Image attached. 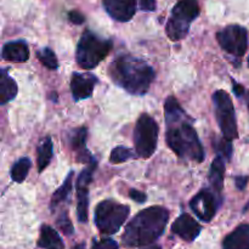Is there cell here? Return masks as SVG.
<instances>
[{"instance_id":"5bb4252c","label":"cell","mask_w":249,"mask_h":249,"mask_svg":"<svg viewBox=\"0 0 249 249\" xmlns=\"http://www.w3.org/2000/svg\"><path fill=\"white\" fill-rule=\"evenodd\" d=\"M202 226L189 214H181L172 226V232L187 242H192L199 236Z\"/></svg>"},{"instance_id":"8fae6325","label":"cell","mask_w":249,"mask_h":249,"mask_svg":"<svg viewBox=\"0 0 249 249\" xmlns=\"http://www.w3.org/2000/svg\"><path fill=\"white\" fill-rule=\"evenodd\" d=\"M96 169V160H92L89 167L85 168L77 179V216L80 223L88 221V206H89V186L92 180V173Z\"/></svg>"},{"instance_id":"277c9868","label":"cell","mask_w":249,"mask_h":249,"mask_svg":"<svg viewBox=\"0 0 249 249\" xmlns=\"http://www.w3.org/2000/svg\"><path fill=\"white\" fill-rule=\"evenodd\" d=\"M112 45L108 39H102L91 31H85L77 46V63L84 70L95 68L108 55Z\"/></svg>"},{"instance_id":"e575fe53","label":"cell","mask_w":249,"mask_h":249,"mask_svg":"<svg viewBox=\"0 0 249 249\" xmlns=\"http://www.w3.org/2000/svg\"><path fill=\"white\" fill-rule=\"evenodd\" d=\"M143 249H160V246H150V247H146Z\"/></svg>"},{"instance_id":"f1b7e54d","label":"cell","mask_w":249,"mask_h":249,"mask_svg":"<svg viewBox=\"0 0 249 249\" xmlns=\"http://www.w3.org/2000/svg\"><path fill=\"white\" fill-rule=\"evenodd\" d=\"M68 19H70L73 24H82V23H84L85 17L82 12L72 10V11L68 12Z\"/></svg>"},{"instance_id":"d590c367","label":"cell","mask_w":249,"mask_h":249,"mask_svg":"<svg viewBox=\"0 0 249 249\" xmlns=\"http://www.w3.org/2000/svg\"><path fill=\"white\" fill-rule=\"evenodd\" d=\"M248 108H249V95H248Z\"/></svg>"},{"instance_id":"7c38bea8","label":"cell","mask_w":249,"mask_h":249,"mask_svg":"<svg viewBox=\"0 0 249 249\" xmlns=\"http://www.w3.org/2000/svg\"><path fill=\"white\" fill-rule=\"evenodd\" d=\"M105 10L113 19L128 22L136 11V0H102Z\"/></svg>"},{"instance_id":"d6a6232c","label":"cell","mask_w":249,"mask_h":249,"mask_svg":"<svg viewBox=\"0 0 249 249\" xmlns=\"http://www.w3.org/2000/svg\"><path fill=\"white\" fill-rule=\"evenodd\" d=\"M233 92L236 94V96L241 97L243 95V92H245V88L241 84H237L236 82H233Z\"/></svg>"},{"instance_id":"ffe728a7","label":"cell","mask_w":249,"mask_h":249,"mask_svg":"<svg viewBox=\"0 0 249 249\" xmlns=\"http://www.w3.org/2000/svg\"><path fill=\"white\" fill-rule=\"evenodd\" d=\"M17 84L9 74L6 70L1 71V82H0V104L5 105L15 99L17 95Z\"/></svg>"},{"instance_id":"83f0119b","label":"cell","mask_w":249,"mask_h":249,"mask_svg":"<svg viewBox=\"0 0 249 249\" xmlns=\"http://www.w3.org/2000/svg\"><path fill=\"white\" fill-rule=\"evenodd\" d=\"M91 249H118V243L112 238H104V240L95 241Z\"/></svg>"},{"instance_id":"5b68a950","label":"cell","mask_w":249,"mask_h":249,"mask_svg":"<svg viewBox=\"0 0 249 249\" xmlns=\"http://www.w3.org/2000/svg\"><path fill=\"white\" fill-rule=\"evenodd\" d=\"M199 5L197 0H179L173 7L172 15L165 26V32L170 40L184 39L190 31L192 22L198 17Z\"/></svg>"},{"instance_id":"8992f818","label":"cell","mask_w":249,"mask_h":249,"mask_svg":"<svg viewBox=\"0 0 249 249\" xmlns=\"http://www.w3.org/2000/svg\"><path fill=\"white\" fill-rule=\"evenodd\" d=\"M128 206L114 202L112 199L102 201L95 209V224L104 235H113L118 232L129 215Z\"/></svg>"},{"instance_id":"d4e9b609","label":"cell","mask_w":249,"mask_h":249,"mask_svg":"<svg viewBox=\"0 0 249 249\" xmlns=\"http://www.w3.org/2000/svg\"><path fill=\"white\" fill-rule=\"evenodd\" d=\"M36 57L41 62V65L45 66L49 70H56L58 67V61L55 53L50 48H44L36 51Z\"/></svg>"},{"instance_id":"cb8c5ba5","label":"cell","mask_w":249,"mask_h":249,"mask_svg":"<svg viewBox=\"0 0 249 249\" xmlns=\"http://www.w3.org/2000/svg\"><path fill=\"white\" fill-rule=\"evenodd\" d=\"M138 157L136 153H134L130 148L123 147V146H118V147L114 148L111 152L109 156V162L113 163V164H119V163L126 162L129 160H133V158Z\"/></svg>"},{"instance_id":"30bf717a","label":"cell","mask_w":249,"mask_h":249,"mask_svg":"<svg viewBox=\"0 0 249 249\" xmlns=\"http://www.w3.org/2000/svg\"><path fill=\"white\" fill-rule=\"evenodd\" d=\"M220 202V194L212 189H203L191 199L190 208L202 221L209 223L215 216Z\"/></svg>"},{"instance_id":"484cf974","label":"cell","mask_w":249,"mask_h":249,"mask_svg":"<svg viewBox=\"0 0 249 249\" xmlns=\"http://www.w3.org/2000/svg\"><path fill=\"white\" fill-rule=\"evenodd\" d=\"M213 147L215 150V152L218 153L219 157L225 158L226 160H231V156H232V145H231V141L228 140L223 136L221 139H215L213 142Z\"/></svg>"},{"instance_id":"ac0fdd59","label":"cell","mask_w":249,"mask_h":249,"mask_svg":"<svg viewBox=\"0 0 249 249\" xmlns=\"http://www.w3.org/2000/svg\"><path fill=\"white\" fill-rule=\"evenodd\" d=\"M38 247L44 249H65L62 238L57 231L51 226L43 225L40 229V238L38 241Z\"/></svg>"},{"instance_id":"1f68e13d","label":"cell","mask_w":249,"mask_h":249,"mask_svg":"<svg viewBox=\"0 0 249 249\" xmlns=\"http://www.w3.org/2000/svg\"><path fill=\"white\" fill-rule=\"evenodd\" d=\"M249 178L248 177H236L235 178V182L236 186H237L238 190H245L246 186H247Z\"/></svg>"},{"instance_id":"6da1fadb","label":"cell","mask_w":249,"mask_h":249,"mask_svg":"<svg viewBox=\"0 0 249 249\" xmlns=\"http://www.w3.org/2000/svg\"><path fill=\"white\" fill-rule=\"evenodd\" d=\"M165 123L168 125V146L181 160L202 163L204 151L194 126L186 121L187 116L174 96L165 100Z\"/></svg>"},{"instance_id":"d6986e66","label":"cell","mask_w":249,"mask_h":249,"mask_svg":"<svg viewBox=\"0 0 249 249\" xmlns=\"http://www.w3.org/2000/svg\"><path fill=\"white\" fill-rule=\"evenodd\" d=\"M224 178H225V163L221 157H216L213 160L209 172V182L214 191L220 194L224 187Z\"/></svg>"},{"instance_id":"8d00e7d4","label":"cell","mask_w":249,"mask_h":249,"mask_svg":"<svg viewBox=\"0 0 249 249\" xmlns=\"http://www.w3.org/2000/svg\"><path fill=\"white\" fill-rule=\"evenodd\" d=\"M248 67H249V57H248Z\"/></svg>"},{"instance_id":"44dd1931","label":"cell","mask_w":249,"mask_h":249,"mask_svg":"<svg viewBox=\"0 0 249 249\" xmlns=\"http://www.w3.org/2000/svg\"><path fill=\"white\" fill-rule=\"evenodd\" d=\"M73 175H74V173L71 172L70 174H68V177L66 178L62 186H61L58 190H56L55 194L53 195V197H51V202H50L51 212H55V209L57 208L62 202H66L67 199H70L71 191H72Z\"/></svg>"},{"instance_id":"e0dca14e","label":"cell","mask_w":249,"mask_h":249,"mask_svg":"<svg viewBox=\"0 0 249 249\" xmlns=\"http://www.w3.org/2000/svg\"><path fill=\"white\" fill-rule=\"evenodd\" d=\"M223 249H249V225L243 224L226 236Z\"/></svg>"},{"instance_id":"7a4b0ae2","label":"cell","mask_w":249,"mask_h":249,"mask_svg":"<svg viewBox=\"0 0 249 249\" xmlns=\"http://www.w3.org/2000/svg\"><path fill=\"white\" fill-rule=\"evenodd\" d=\"M168 220L169 212L163 207L143 209L126 225L122 242L125 247H145L151 245L164 232Z\"/></svg>"},{"instance_id":"7402d4cb","label":"cell","mask_w":249,"mask_h":249,"mask_svg":"<svg viewBox=\"0 0 249 249\" xmlns=\"http://www.w3.org/2000/svg\"><path fill=\"white\" fill-rule=\"evenodd\" d=\"M51 158H53V140H51L50 136H46L43 140L40 141L38 146V172L41 173L46 167L49 165V163L51 162Z\"/></svg>"},{"instance_id":"4316f807","label":"cell","mask_w":249,"mask_h":249,"mask_svg":"<svg viewBox=\"0 0 249 249\" xmlns=\"http://www.w3.org/2000/svg\"><path fill=\"white\" fill-rule=\"evenodd\" d=\"M56 224H57L58 229H60L65 235L71 236L73 235V232H74V229H73L72 223H71L70 218H68V214L66 211H63L62 213L58 215L57 220H56Z\"/></svg>"},{"instance_id":"4fadbf2b","label":"cell","mask_w":249,"mask_h":249,"mask_svg":"<svg viewBox=\"0 0 249 249\" xmlns=\"http://www.w3.org/2000/svg\"><path fill=\"white\" fill-rule=\"evenodd\" d=\"M97 83V78L89 73H73L71 79V90H72L73 99L75 101L89 99L94 92V88Z\"/></svg>"},{"instance_id":"4dcf8cb0","label":"cell","mask_w":249,"mask_h":249,"mask_svg":"<svg viewBox=\"0 0 249 249\" xmlns=\"http://www.w3.org/2000/svg\"><path fill=\"white\" fill-rule=\"evenodd\" d=\"M129 197H130L131 199H134V201L139 202V203H143V202L147 199L146 194H143V192L138 191V190H134V189H131L130 191H129Z\"/></svg>"},{"instance_id":"603a6c76","label":"cell","mask_w":249,"mask_h":249,"mask_svg":"<svg viewBox=\"0 0 249 249\" xmlns=\"http://www.w3.org/2000/svg\"><path fill=\"white\" fill-rule=\"evenodd\" d=\"M31 165V160L27 157H23L21 158V160H17L11 168V173H10V174H11V179L14 180L15 182H18V184L23 182L24 179L27 178V175H28Z\"/></svg>"},{"instance_id":"9c48e42d","label":"cell","mask_w":249,"mask_h":249,"mask_svg":"<svg viewBox=\"0 0 249 249\" xmlns=\"http://www.w3.org/2000/svg\"><path fill=\"white\" fill-rule=\"evenodd\" d=\"M216 39L226 53L241 57L248 48V33L245 27L231 24L216 33Z\"/></svg>"},{"instance_id":"9a60e30c","label":"cell","mask_w":249,"mask_h":249,"mask_svg":"<svg viewBox=\"0 0 249 249\" xmlns=\"http://www.w3.org/2000/svg\"><path fill=\"white\" fill-rule=\"evenodd\" d=\"M87 129L78 128L74 129L70 134V146L73 151L78 155V160L85 163H91L94 158L90 156L89 151L85 148V141H87Z\"/></svg>"},{"instance_id":"52a82bcc","label":"cell","mask_w":249,"mask_h":249,"mask_svg":"<svg viewBox=\"0 0 249 249\" xmlns=\"http://www.w3.org/2000/svg\"><path fill=\"white\" fill-rule=\"evenodd\" d=\"M158 124L148 114H141L136 122L134 142L138 157L150 158L155 153L158 141Z\"/></svg>"},{"instance_id":"ba28073f","label":"cell","mask_w":249,"mask_h":249,"mask_svg":"<svg viewBox=\"0 0 249 249\" xmlns=\"http://www.w3.org/2000/svg\"><path fill=\"white\" fill-rule=\"evenodd\" d=\"M214 108H215L216 121H218L219 128L221 134L228 140L237 139V123H236L235 108H233L232 101L230 96L224 90H218L213 95Z\"/></svg>"},{"instance_id":"2e32d148","label":"cell","mask_w":249,"mask_h":249,"mask_svg":"<svg viewBox=\"0 0 249 249\" xmlns=\"http://www.w3.org/2000/svg\"><path fill=\"white\" fill-rule=\"evenodd\" d=\"M1 56L4 60L11 62H26L29 58L28 45L23 40L10 41L2 48Z\"/></svg>"},{"instance_id":"f546056e","label":"cell","mask_w":249,"mask_h":249,"mask_svg":"<svg viewBox=\"0 0 249 249\" xmlns=\"http://www.w3.org/2000/svg\"><path fill=\"white\" fill-rule=\"evenodd\" d=\"M139 6L142 11H155L157 2L156 0H139Z\"/></svg>"},{"instance_id":"3957f363","label":"cell","mask_w":249,"mask_h":249,"mask_svg":"<svg viewBox=\"0 0 249 249\" xmlns=\"http://www.w3.org/2000/svg\"><path fill=\"white\" fill-rule=\"evenodd\" d=\"M112 80L133 95H145L155 79L153 68L139 57L119 56L109 66Z\"/></svg>"},{"instance_id":"836d02e7","label":"cell","mask_w":249,"mask_h":249,"mask_svg":"<svg viewBox=\"0 0 249 249\" xmlns=\"http://www.w3.org/2000/svg\"><path fill=\"white\" fill-rule=\"evenodd\" d=\"M72 249H85V245H84V243H80V245L74 246V247H73Z\"/></svg>"}]
</instances>
